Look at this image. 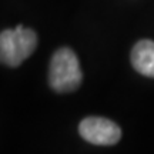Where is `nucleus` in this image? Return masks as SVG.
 Instances as JSON below:
<instances>
[{
  "instance_id": "2",
  "label": "nucleus",
  "mask_w": 154,
  "mask_h": 154,
  "mask_svg": "<svg viewBox=\"0 0 154 154\" xmlns=\"http://www.w3.org/2000/svg\"><path fill=\"white\" fill-rule=\"evenodd\" d=\"M37 46V34L32 29L19 24L0 33V63L9 67L20 66L33 54Z\"/></svg>"
},
{
  "instance_id": "3",
  "label": "nucleus",
  "mask_w": 154,
  "mask_h": 154,
  "mask_svg": "<svg viewBox=\"0 0 154 154\" xmlns=\"http://www.w3.org/2000/svg\"><path fill=\"white\" fill-rule=\"evenodd\" d=\"M79 133L86 141L96 146H113L121 138L120 127L104 117H86L79 124Z\"/></svg>"
},
{
  "instance_id": "4",
  "label": "nucleus",
  "mask_w": 154,
  "mask_h": 154,
  "mask_svg": "<svg viewBox=\"0 0 154 154\" xmlns=\"http://www.w3.org/2000/svg\"><path fill=\"white\" fill-rule=\"evenodd\" d=\"M131 64L134 70L146 77L154 79V42L144 38L134 44L131 50Z\"/></svg>"
},
{
  "instance_id": "1",
  "label": "nucleus",
  "mask_w": 154,
  "mask_h": 154,
  "mask_svg": "<svg viewBox=\"0 0 154 154\" xmlns=\"http://www.w3.org/2000/svg\"><path fill=\"white\" fill-rule=\"evenodd\" d=\"M83 73L76 53L69 47L56 50L49 67L50 87L57 93H72L80 87Z\"/></svg>"
}]
</instances>
